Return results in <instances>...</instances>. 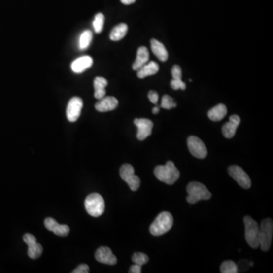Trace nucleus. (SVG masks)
<instances>
[{
  "label": "nucleus",
  "instance_id": "nucleus-1",
  "mask_svg": "<svg viewBox=\"0 0 273 273\" xmlns=\"http://www.w3.org/2000/svg\"><path fill=\"white\" fill-rule=\"evenodd\" d=\"M155 176L162 182L173 184L180 177L179 170L171 161H168L164 166H157L154 169Z\"/></svg>",
  "mask_w": 273,
  "mask_h": 273
},
{
  "label": "nucleus",
  "instance_id": "nucleus-2",
  "mask_svg": "<svg viewBox=\"0 0 273 273\" xmlns=\"http://www.w3.org/2000/svg\"><path fill=\"white\" fill-rule=\"evenodd\" d=\"M173 217L169 212L159 214L150 227V233L154 236H163L168 232L173 226Z\"/></svg>",
  "mask_w": 273,
  "mask_h": 273
},
{
  "label": "nucleus",
  "instance_id": "nucleus-3",
  "mask_svg": "<svg viewBox=\"0 0 273 273\" xmlns=\"http://www.w3.org/2000/svg\"><path fill=\"white\" fill-rule=\"evenodd\" d=\"M187 201L189 204H196L198 201L210 199L212 194L205 185L198 181L189 183L187 187Z\"/></svg>",
  "mask_w": 273,
  "mask_h": 273
},
{
  "label": "nucleus",
  "instance_id": "nucleus-4",
  "mask_svg": "<svg viewBox=\"0 0 273 273\" xmlns=\"http://www.w3.org/2000/svg\"><path fill=\"white\" fill-rule=\"evenodd\" d=\"M86 210L90 216L99 217L105 211V201L98 193H93L86 198L84 201Z\"/></svg>",
  "mask_w": 273,
  "mask_h": 273
},
{
  "label": "nucleus",
  "instance_id": "nucleus-5",
  "mask_svg": "<svg viewBox=\"0 0 273 273\" xmlns=\"http://www.w3.org/2000/svg\"><path fill=\"white\" fill-rule=\"evenodd\" d=\"M273 236V222L271 219L262 221L259 228V247L263 251L270 250Z\"/></svg>",
  "mask_w": 273,
  "mask_h": 273
},
{
  "label": "nucleus",
  "instance_id": "nucleus-6",
  "mask_svg": "<svg viewBox=\"0 0 273 273\" xmlns=\"http://www.w3.org/2000/svg\"><path fill=\"white\" fill-rule=\"evenodd\" d=\"M245 226V239L249 246L256 249L259 247V226L257 222L250 216L243 218Z\"/></svg>",
  "mask_w": 273,
  "mask_h": 273
},
{
  "label": "nucleus",
  "instance_id": "nucleus-7",
  "mask_svg": "<svg viewBox=\"0 0 273 273\" xmlns=\"http://www.w3.org/2000/svg\"><path fill=\"white\" fill-rule=\"evenodd\" d=\"M120 176L123 181L129 184L132 191H136L140 184V179L135 174V169L130 164H125L121 167Z\"/></svg>",
  "mask_w": 273,
  "mask_h": 273
},
{
  "label": "nucleus",
  "instance_id": "nucleus-8",
  "mask_svg": "<svg viewBox=\"0 0 273 273\" xmlns=\"http://www.w3.org/2000/svg\"><path fill=\"white\" fill-rule=\"evenodd\" d=\"M188 147L190 153L198 159L206 158L207 149L204 142L195 136H190L188 139Z\"/></svg>",
  "mask_w": 273,
  "mask_h": 273
},
{
  "label": "nucleus",
  "instance_id": "nucleus-9",
  "mask_svg": "<svg viewBox=\"0 0 273 273\" xmlns=\"http://www.w3.org/2000/svg\"><path fill=\"white\" fill-rule=\"evenodd\" d=\"M228 172L229 175L244 189H249L251 186L250 177L243 171L241 167L239 166H231L228 169Z\"/></svg>",
  "mask_w": 273,
  "mask_h": 273
},
{
  "label": "nucleus",
  "instance_id": "nucleus-10",
  "mask_svg": "<svg viewBox=\"0 0 273 273\" xmlns=\"http://www.w3.org/2000/svg\"><path fill=\"white\" fill-rule=\"evenodd\" d=\"M83 101L80 97H72L68 103L66 109V116L68 120L71 122H75L81 115L83 108Z\"/></svg>",
  "mask_w": 273,
  "mask_h": 273
},
{
  "label": "nucleus",
  "instance_id": "nucleus-11",
  "mask_svg": "<svg viewBox=\"0 0 273 273\" xmlns=\"http://www.w3.org/2000/svg\"><path fill=\"white\" fill-rule=\"evenodd\" d=\"M24 241L28 246V255L31 259H37L43 253V247L36 242V239L32 234H25L23 237Z\"/></svg>",
  "mask_w": 273,
  "mask_h": 273
},
{
  "label": "nucleus",
  "instance_id": "nucleus-12",
  "mask_svg": "<svg viewBox=\"0 0 273 273\" xmlns=\"http://www.w3.org/2000/svg\"><path fill=\"white\" fill-rule=\"evenodd\" d=\"M134 123L138 129L136 137L139 140H145L151 135L153 127V123L151 120L147 119H135Z\"/></svg>",
  "mask_w": 273,
  "mask_h": 273
},
{
  "label": "nucleus",
  "instance_id": "nucleus-13",
  "mask_svg": "<svg viewBox=\"0 0 273 273\" xmlns=\"http://www.w3.org/2000/svg\"><path fill=\"white\" fill-rule=\"evenodd\" d=\"M95 258L99 263L113 266L116 264L117 258L112 250L108 247H101L95 253Z\"/></svg>",
  "mask_w": 273,
  "mask_h": 273
},
{
  "label": "nucleus",
  "instance_id": "nucleus-14",
  "mask_svg": "<svg viewBox=\"0 0 273 273\" xmlns=\"http://www.w3.org/2000/svg\"><path fill=\"white\" fill-rule=\"evenodd\" d=\"M44 225L46 229L50 232H53L56 236H67L69 233L70 229L67 225H60L53 218H46L44 221Z\"/></svg>",
  "mask_w": 273,
  "mask_h": 273
},
{
  "label": "nucleus",
  "instance_id": "nucleus-15",
  "mask_svg": "<svg viewBox=\"0 0 273 273\" xmlns=\"http://www.w3.org/2000/svg\"><path fill=\"white\" fill-rule=\"evenodd\" d=\"M119 105V101L114 97H104L95 104L96 110L106 112L114 110Z\"/></svg>",
  "mask_w": 273,
  "mask_h": 273
},
{
  "label": "nucleus",
  "instance_id": "nucleus-16",
  "mask_svg": "<svg viewBox=\"0 0 273 273\" xmlns=\"http://www.w3.org/2000/svg\"><path fill=\"white\" fill-rule=\"evenodd\" d=\"M240 123V117L237 115H231L229 122L222 127V132L226 138H232L236 135L238 127Z\"/></svg>",
  "mask_w": 273,
  "mask_h": 273
},
{
  "label": "nucleus",
  "instance_id": "nucleus-17",
  "mask_svg": "<svg viewBox=\"0 0 273 273\" xmlns=\"http://www.w3.org/2000/svg\"><path fill=\"white\" fill-rule=\"evenodd\" d=\"M94 60L89 56H84L82 57L77 58L71 63V70L76 74L84 72L93 66Z\"/></svg>",
  "mask_w": 273,
  "mask_h": 273
},
{
  "label": "nucleus",
  "instance_id": "nucleus-18",
  "mask_svg": "<svg viewBox=\"0 0 273 273\" xmlns=\"http://www.w3.org/2000/svg\"><path fill=\"white\" fill-rule=\"evenodd\" d=\"M149 60H150V53H149L148 49L145 46L139 48L136 53V60L132 66L134 71H138L142 66L148 63Z\"/></svg>",
  "mask_w": 273,
  "mask_h": 273
},
{
  "label": "nucleus",
  "instance_id": "nucleus-19",
  "mask_svg": "<svg viewBox=\"0 0 273 273\" xmlns=\"http://www.w3.org/2000/svg\"><path fill=\"white\" fill-rule=\"evenodd\" d=\"M160 69V66L155 62H148L146 63L144 66H142L137 72V77L140 79H143L145 77H149V76L154 75L157 74Z\"/></svg>",
  "mask_w": 273,
  "mask_h": 273
},
{
  "label": "nucleus",
  "instance_id": "nucleus-20",
  "mask_svg": "<svg viewBox=\"0 0 273 273\" xmlns=\"http://www.w3.org/2000/svg\"><path fill=\"white\" fill-rule=\"evenodd\" d=\"M150 43H151V50L153 54L157 56L160 61H167L169 58V53L164 45L158 40H155V39H152Z\"/></svg>",
  "mask_w": 273,
  "mask_h": 273
},
{
  "label": "nucleus",
  "instance_id": "nucleus-21",
  "mask_svg": "<svg viewBox=\"0 0 273 273\" xmlns=\"http://www.w3.org/2000/svg\"><path fill=\"white\" fill-rule=\"evenodd\" d=\"M108 85V81L102 77H97L94 81V97L96 99L101 100L105 97V87Z\"/></svg>",
  "mask_w": 273,
  "mask_h": 273
},
{
  "label": "nucleus",
  "instance_id": "nucleus-22",
  "mask_svg": "<svg viewBox=\"0 0 273 273\" xmlns=\"http://www.w3.org/2000/svg\"><path fill=\"white\" fill-rule=\"evenodd\" d=\"M226 115H227V108L224 104H219L208 112L209 119L213 122H219L223 119Z\"/></svg>",
  "mask_w": 273,
  "mask_h": 273
},
{
  "label": "nucleus",
  "instance_id": "nucleus-23",
  "mask_svg": "<svg viewBox=\"0 0 273 273\" xmlns=\"http://www.w3.org/2000/svg\"><path fill=\"white\" fill-rule=\"evenodd\" d=\"M128 25L125 23L119 24V25L115 26L111 32L109 37L112 41H119L125 37L128 32Z\"/></svg>",
  "mask_w": 273,
  "mask_h": 273
},
{
  "label": "nucleus",
  "instance_id": "nucleus-24",
  "mask_svg": "<svg viewBox=\"0 0 273 273\" xmlns=\"http://www.w3.org/2000/svg\"><path fill=\"white\" fill-rule=\"evenodd\" d=\"M93 39V34L91 31L86 30L81 34L79 38V49L81 50H86L89 47Z\"/></svg>",
  "mask_w": 273,
  "mask_h": 273
},
{
  "label": "nucleus",
  "instance_id": "nucleus-25",
  "mask_svg": "<svg viewBox=\"0 0 273 273\" xmlns=\"http://www.w3.org/2000/svg\"><path fill=\"white\" fill-rule=\"evenodd\" d=\"M104 22H105V17H104L103 14L98 13L95 15L94 22H93V26H94L96 33L100 34L102 32Z\"/></svg>",
  "mask_w": 273,
  "mask_h": 273
},
{
  "label": "nucleus",
  "instance_id": "nucleus-26",
  "mask_svg": "<svg viewBox=\"0 0 273 273\" xmlns=\"http://www.w3.org/2000/svg\"><path fill=\"white\" fill-rule=\"evenodd\" d=\"M220 272L222 273H238V267L232 260H227L222 263Z\"/></svg>",
  "mask_w": 273,
  "mask_h": 273
},
{
  "label": "nucleus",
  "instance_id": "nucleus-27",
  "mask_svg": "<svg viewBox=\"0 0 273 273\" xmlns=\"http://www.w3.org/2000/svg\"><path fill=\"white\" fill-rule=\"evenodd\" d=\"M132 261L142 267L149 261V257L145 253L136 252V253H134L133 256H132Z\"/></svg>",
  "mask_w": 273,
  "mask_h": 273
},
{
  "label": "nucleus",
  "instance_id": "nucleus-28",
  "mask_svg": "<svg viewBox=\"0 0 273 273\" xmlns=\"http://www.w3.org/2000/svg\"><path fill=\"white\" fill-rule=\"evenodd\" d=\"M176 102H174L172 97L169 95H165L162 99L161 107L165 109H171L176 107Z\"/></svg>",
  "mask_w": 273,
  "mask_h": 273
},
{
  "label": "nucleus",
  "instance_id": "nucleus-29",
  "mask_svg": "<svg viewBox=\"0 0 273 273\" xmlns=\"http://www.w3.org/2000/svg\"><path fill=\"white\" fill-rule=\"evenodd\" d=\"M171 88L173 90H185L186 89V84L181 79H172L170 83Z\"/></svg>",
  "mask_w": 273,
  "mask_h": 273
},
{
  "label": "nucleus",
  "instance_id": "nucleus-30",
  "mask_svg": "<svg viewBox=\"0 0 273 273\" xmlns=\"http://www.w3.org/2000/svg\"><path fill=\"white\" fill-rule=\"evenodd\" d=\"M171 76L173 79H181L182 78V71H181V67L178 65L173 66L171 69Z\"/></svg>",
  "mask_w": 273,
  "mask_h": 273
},
{
  "label": "nucleus",
  "instance_id": "nucleus-31",
  "mask_svg": "<svg viewBox=\"0 0 273 273\" xmlns=\"http://www.w3.org/2000/svg\"><path fill=\"white\" fill-rule=\"evenodd\" d=\"M90 268L87 264H81L77 268L74 269L71 273H88Z\"/></svg>",
  "mask_w": 273,
  "mask_h": 273
},
{
  "label": "nucleus",
  "instance_id": "nucleus-32",
  "mask_svg": "<svg viewBox=\"0 0 273 273\" xmlns=\"http://www.w3.org/2000/svg\"><path fill=\"white\" fill-rule=\"evenodd\" d=\"M148 98L152 103L157 104V102H158L159 100L158 94H157V92H156V91H149Z\"/></svg>",
  "mask_w": 273,
  "mask_h": 273
},
{
  "label": "nucleus",
  "instance_id": "nucleus-33",
  "mask_svg": "<svg viewBox=\"0 0 273 273\" xmlns=\"http://www.w3.org/2000/svg\"><path fill=\"white\" fill-rule=\"evenodd\" d=\"M142 272L141 266L138 265V264H134L130 267L129 270V273H140Z\"/></svg>",
  "mask_w": 273,
  "mask_h": 273
},
{
  "label": "nucleus",
  "instance_id": "nucleus-34",
  "mask_svg": "<svg viewBox=\"0 0 273 273\" xmlns=\"http://www.w3.org/2000/svg\"><path fill=\"white\" fill-rule=\"evenodd\" d=\"M136 0H121L122 4L124 5H131V4L135 3Z\"/></svg>",
  "mask_w": 273,
  "mask_h": 273
},
{
  "label": "nucleus",
  "instance_id": "nucleus-35",
  "mask_svg": "<svg viewBox=\"0 0 273 273\" xmlns=\"http://www.w3.org/2000/svg\"><path fill=\"white\" fill-rule=\"evenodd\" d=\"M159 112H160V108L158 106H155L153 109V113L156 115V114H158Z\"/></svg>",
  "mask_w": 273,
  "mask_h": 273
}]
</instances>
